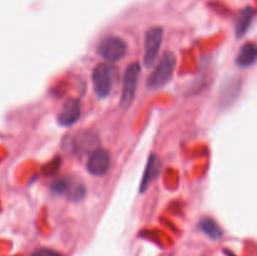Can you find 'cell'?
Returning a JSON list of instances; mask_svg holds the SVG:
<instances>
[{
    "label": "cell",
    "instance_id": "1",
    "mask_svg": "<svg viewBox=\"0 0 257 256\" xmlns=\"http://www.w3.org/2000/svg\"><path fill=\"white\" fill-rule=\"evenodd\" d=\"M177 65V57L175 53L166 52L158 62L157 67L148 78L147 85L151 89H161L165 87L173 77Z\"/></svg>",
    "mask_w": 257,
    "mask_h": 256
},
{
    "label": "cell",
    "instance_id": "2",
    "mask_svg": "<svg viewBox=\"0 0 257 256\" xmlns=\"http://www.w3.org/2000/svg\"><path fill=\"white\" fill-rule=\"evenodd\" d=\"M98 54L107 62H118L127 54V43L115 35L105 37L98 45Z\"/></svg>",
    "mask_w": 257,
    "mask_h": 256
},
{
    "label": "cell",
    "instance_id": "3",
    "mask_svg": "<svg viewBox=\"0 0 257 256\" xmlns=\"http://www.w3.org/2000/svg\"><path fill=\"white\" fill-rule=\"evenodd\" d=\"M141 74V67L138 63H132L128 65L123 75L122 95H120V107L128 108L133 103L137 92L138 78Z\"/></svg>",
    "mask_w": 257,
    "mask_h": 256
},
{
    "label": "cell",
    "instance_id": "4",
    "mask_svg": "<svg viewBox=\"0 0 257 256\" xmlns=\"http://www.w3.org/2000/svg\"><path fill=\"white\" fill-rule=\"evenodd\" d=\"M165 32L161 27L150 28L145 37V65L152 68L160 54Z\"/></svg>",
    "mask_w": 257,
    "mask_h": 256
},
{
    "label": "cell",
    "instance_id": "5",
    "mask_svg": "<svg viewBox=\"0 0 257 256\" xmlns=\"http://www.w3.org/2000/svg\"><path fill=\"white\" fill-rule=\"evenodd\" d=\"M93 89L98 98H105L112 92L113 70L105 64H98L92 74Z\"/></svg>",
    "mask_w": 257,
    "mask_h": 256
},
{
    "label": "cell",
    "instance_id": "6",
    "mask_svg": "<svg viewBox=\"0 0 257 256\" xmlns=\"http://www.w3.org/2000/svg\"><path fill=\"white\" fill-rule=\"evenodd\" d=\"M110 167V156L103 148H97L90 153L89 158L87 162V170L90 175L99 176L105 175L109 171Z\"/></svg>",
    "mask_w": 257,
    "mask_h": 256
},
{
    "label": "cell",
    "instance_id": "7",
    "mask_svg": "<svg viewBox=\"0 0 257 256\" xmlns=\"http://www.w3.org/2000/svg\"><path fill=\"white\" fill-rule=\"evenodd\" d=\"M80 113H82V108H80L79 100L77 98H69L58 114V122L63 127H70L78 122Z\"/></svg>",
    "mask_w": 257,
    "mask_h": 256
},
{
    "label": "cell",
    "instance_id": "8",
    "mask_svg": "<svg viewBox=\"0 0 257 256\" xmlns=\"http://www.w3.org/2000/svg\"><path fill=\"white\" fill-rule=\"evenodd\" d=\"M253 18H255V10H253L252 7H246L245 9H242L238 13L235 22L236 37L241 38L247 33L251 24H252Z\"/></svg>",
    "mask_w": 257,
    "mask_h": 256
},
{
    "label": "cell",
    "instance_id": "9",
    "mask_svg": "<svg viewBox=\"0 0 257 256\" xmlns=\"http://www.w3.org/2000/svg\"><path fill=\"white\" fill-rule=\"evenodd\" d=\"M161 172V163L155 155H151L148 157L147 166H146L145 173H143L142 182H141V192H145L148 186L157 178Z\"/></svg>",
    "mask_w": 257,
    "mask_h": 256
},
{
    "label": "cell",
    "instance_id": "10",
    "mask_svg": "<svg viewBox=\"0 0 257 256\" xmlns=\"http://www.w3.org/2000/svg\"><path fill=\"white\" fill-rule=\"evenodd\" d=\"M257 62V45L255 43H246L241 47L237 57H236V64L241 68H250Z\"/></svg>",
    "mask_w": 257,
    "mask_h": 256
},
{
    "label": "cell",
    "instance_id": "11",
    "mask_svg": "<svg viewBox=\"0 0 257 256\" xmlns=\"http://www.w3.org/2000/svg\"><path fill=\"white\" fill-rule=\"evenodd\" d=\"M198 227H200V230L202 231L208 238H211V240L213 241L221 240L223 236L221 226L211 217L202 218V220L200 221V223H198Z\"/></svg>",
    "mask_w": 257,
    "mask_h": 256
},
{
    "label": "cell",
    "instance_id": "12",
    "mask_svg": "<svg viewBox=\"0 0 257 256\" xmlns=\"http://www.w3.org/2000/svg\"><path fill=\"white\" fill-rule=\"evenodd\" d=\"M240 87L241 84L238 79L228 80L227 84L223 87L222 98H221V100H222V103H225V105L231 104V103L236 99L238 92H240Z\"/></svg>",
    "mask_w": 257,
    "mask_h": 256
},
{
    "label": "cell",
    "instance_id": "13",
    "mask_svg": "<svg viewBox=\"0 0 257 256\" xmlns=\"http://www.w3.org/2000/svg\"><path fill=\"white\" fill-rule=\"evenodd\" d=\"M70 185H72V181L67 177H62L55 180L54 182L50 185V190L53 191L57 195H67L68 191H69Z\"/></svg>",
    "mask_w": 257,
    "mask_h": 256
},
{
    "label": "cell",
    "instance_id": "14",
    "mask_svg": "<svg viewBox=\"0 0 257 256\" xmlns=\"http://www.w3.org/2000/svg\"><path fill=\"white\" fill-rule=\"evenodd\" d=\"M85 187L82 185V183L79 182H72V185H70V188L69 191H68V197H69V200L72 201H80L83 197L85 196Z\"/></svg>",
    "mask_w": 257,
    "mask_h": 256
},
{
    "label": "cell",
    "instance_id": "15",
    "mask_svg": "<svg viewBox=\"0 0 257 256\" xmlns=\"http://www.w3.org/2000/svg\"><path fill=\"white\" fill-rule=\"evenodd\" d=\"M32 256H62L58 251L52 250V248H39V250L34 251Z\"/></svg>",
    "mask_w": 257,
    "mask_h": 256
}]
</instances>
